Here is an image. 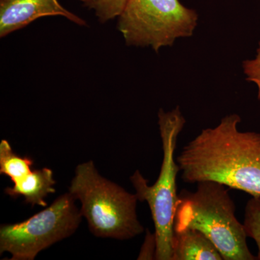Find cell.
I'll return each mask as SVG.
<instances>
[{
    "label": "cell",
    "instance_id": "cell-1",
    "mask_svg": "<svg viewBox=\"0 0 260 260\" xmlns=\"http://www.w3.org/2000/svg\"><path fill=\"white\" fill-rule=\"evenodd\" d=\"M241 121L239 114H229L189 142L177 157L181 180L215 181L259 196L260 134L240 131Z\"/></svg>",
    "mask_w": 260,
    "mask_h": 260
},
{
    "label": "cell",
    "instance_id": "cell-2",
    "mask_svg": "<svg viewBox=\"0 0 260 260\" xmlns=\"http://www.w3.org/2000/svg\"><path fill=\"white\" fill-rule=\"evenodd\" d=\"M196 190H182L174 231L196 229L216 246L224 260H254L244 232L236 215V205L227 186L213 181L198 183Z\"/></svg>",
    "mask_w": 260,
    "mask_h": 260
},
{
    "label": "cell",
    "instance_id": "cell-3",
    "mask_svg": "<svg viewBox=\"0 0 260 260\" xmlns=\"http://www.w3.org/2000/svg\"><path fill=\"white\" fill-rule=\"evenodd\" d=\"M158 116L162 149V165L158 179L153 185H148V181L138 170L130 177V181L138 201L147 202L151 212L156 239L155 259L172 260L174 219L179 200L177 178L180 172L175 150L186 119L179 107L169 112L160 109Z\"/></svg>",
    "mask_w": 260,
    "mask_h": 260
},
{
    "label": "cell",
    "instance_id": "cell-4",
    "mask_svg": "<svg viewBox=\"0 0 260 260\" xmlns=\"http://www.w3.org/2000/svg\"><path fill=\"white\" fill-rule=\"evenodd\" d=\"M69 192L81 203L80 212L95 237L127 240L144 231L136 194L102 177L92 160L76 167Z\"/></svg>",
    "mask_w": 260,
    "mask_h": 260
},
{
    "label": "cell",
    "instance_id": "cell-5",
    "mask_svg": "<svg viewBox=\"0 0 260 260\" xmlns=\"http://www.w3.org/2000/svg\"><path fill=\"white\" fill-rule=\"evenodd\" d=\"M117 19L126 45L150 47L157 53L191 37L198 24L196 11L179 0H127Z\"/></svg>",
    "mask_w": 260,
    "mask_h": 260
},
{
    "label": "cell",
    "instance_id": "cell-6",
    "mask_svg": "<svg viewBox=\"0 0 260 260\" xmlns=\"http://www.w3.org/2000/svg\"><path fill=\"white\" fill-rule=\"evenodd\" d=\"M70 192L28 220L0 227V253L11 260H34L40 251L69 237L79 226L82 215Z\"/></svg>",
    "mask_w": 260,
    "mask_h": 260
},
{
    "label": "cell",
    "instance_id": "cell-7",
    "mask_svg": "<svg viewBox=\"0 0 260 260\" xmlns=\"http://www.w3.org/2000/svg\"><path fill=\"white\" fill-rule=\"evenodd\" d=\"M47 16H63L76 25H87L85 20L65 9L58 0H0V38Z\"/></svg>",
    "mask_w": 260,
    "mask_h": 260
},
{
    "label": "cell",
    "instance_id": "cell-8",
    "mask_svg": "<svg viewBox=\"0 0 260 260\" xmlns=\"http://www.w3.org/2000/svg\"><path fill=\"white\" fill-rule=\"evenodd\" d=\"M213 242L196 229L174 231L172 260H223Z\"/></svg>",
    "mask_w": 260,
    "mask_h": 260
},
{
    "label": "cell",
    "instance_id": "cell-9",
    "mask_svg": "<svg viewBox=\"0 0 260 260\" xmlns=\"http://www.w3.org/2000/svg\"><path fill=\"white\" fill-rule=\"evenodd\" d=\"M56 181L53 178V172L50 169L32 171L25 177L14 183L12 187H7L5 192L13 198L23 196L25 202L34 207L35 205L46 207L45 198L49 194L56 192L53 186Z\"/></svg>",
    "mask_w": 260,
    "mask_h": 260
},
{
    "label": "cell",
    "instance_id": "cell-10",
    "mask_svg": "<svg viewBox=\"0 0 260 260\" xmlns=\"http://www.w3.org/2000/svg\"><path fill=\"white\" fill-rule=\"evenodd\" d=\"M34 160L28 157H20L13 151L9 142L0 143V174L10 178L13 184L32 172Z\"/></svg>",
    "mask_w": 260,
    "mask_h": 260
},
{
    "label": "cell",
    "instance_id": "cell-11",
    "mask_svg": "<svg viewBox=\"0 0 260 260\" xmlns=\"http://www.w3.org/2000/svg\"><path fill=\"white\" fill-rule=\"evenodd\" d=\"M243 225L246 237L256 242L258 249L256 259L260 260V195L251 196L246 203Z\"/></svg>",
    "mask_w": 260,
    "mask_h": 260
},
{
    "label": "cell",
    "instance_id": "cell-12",
    "mask_svg": "<svg viewBox=\"0 0 260 260\" xmlns=\"http://www.w3.org/2000/svg\"><path fill=\"white\" fill-rule=\"evenodd\" d=\"M85 8L93 10L102 23L117 18L127 0H77Z\"/></svg>",
    "mask_w": 260,
    "mask_h": 260
},
{
    "label": "cell",
    "instance_id": "cell-13",
    "mask_svg": "<svg viewBox=\"0 0 260 260\" xmlns=\"http://www.w3.org/2000/svg\"><path fill=\"white\" fill-rule=\"evenodd\" d=\"M242 68L246 80L255 84L257 87V97L260 100V42L255 57L243 61Z\"/></svg>",
    "mask_w": 260,
    "mask_h": 260
},
{
    "label": "cell",
    "instance_id": "cell-14",
    "mask_svg": "<svg viewBox=\"0 0 260 260\" xmlns=\"http://www.w3.org/2000/svg\"><path fill=\"white\" fill-rule=\"evenodd\" d=\"M155 253H156V239H155V233L153 234L148 232L138 259H155Z\"/></svg>",
    "mask_w": 260,
    "mask_h": 260
}]
</instances>
